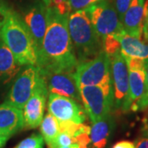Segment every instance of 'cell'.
Masks as SVG:
<instances>
[{
    "instance_id": "484cf974",
    "label": "cell",
    "mask_w": 148,
    "mask_h": 148,
    "mask_svg": "<svg viewBox=\"0 0 148 148\" xmlns=\"http://www.w3.org/2000/svg\"><path fill=\"white\" fill-rule=\"evenodd\" d=\"M143 135L136 142V148H148V131L143 130Z\"/></svg>"
},
{
    "instance_id": "5b68a950",
    "label": "cell",
    "mask_w": 148,
    "mask_h": 148,
    "mask_svg": "<svg viewBox=\"0 0 148 148\" xmlns=\"http://www.w3.org/2000/svg\"><path fill=\"white\" fill-rule=\"evenodd\" d=\"M78 88L84 110L92 123L110 114L114 107V90L101 86H81Z\"/></svg>"
},
{
    "instance_id": "9c48e42d",
    "label": "cell",
    "mask_w": 148,
    "mask_h": 148,
    "mask_svg": "<svg viewBox=\"0 0 148 148\" xmlns=\"http://www.w3.org/2000/svg\"><path fill=\"white\" fill-rule=\"evenodd\" d=\"M47 108L59 122L83 123L86 121V112L79 102L67 96L49 92Z\"/></svg>"
},
{
    "instance_id": "4316f807",
    "label": "cell",
    "mask_w": 148,
    "mask_h": 148,
    "mask_svg": "<svg viewBox=\"0 0 148 148\" xmlns=\"http://www.w3.org/2000/svg\"><path fill=\"white\" fill-rule=\"evenodd\" d=\"M112 148H136L134 143L129 141H120L114 145Z\"/></svg>"
},
{
    "instance_id": "1f68e13d",
    "label": "cell",
    "mask_w": 148,
    "mask_h": 148,
    "mask_svg": "<svg viewBox=\"0 0 148 148\" xmlns=\"http://www.w3.org/2000/svg\"><path fill=\"white\" fill-rule=\"evenodd\" d=\"M2 24H3V22H2V21H0V29H1V27H2Z\"/></svg>"
},
{
    "instance_id": "7402d4cb",
    "label": "cell",
    "mask_w": 148,
    "mask_h": 148,
    "mask_svg": "<svg viewBox=\"0 0 148 148\" xmlns=\"http://www.w3.org/2000/svg\"><path fill=\"white\" fill-rule=\"evenodd\" d=\"M103 47L106 53L109 55V57L120 51V45H119V40L116 39V37L114 36V35L109 36L104 39Z\"/></svg>"
},
{
    "instance_id": "83f0119b",
    "label": "cell",
    "mask_w": 148,
    "mask_h": 148,
    "mask_svg": "<svg viewBox=\"0 0 148 148\" xmlns=\"http://www.w3.org/2000/svg\"><path fill=\"white\" fill-rule=\"evenodd\" d=\"M8 139H9V138H8V137L0 134V148L4 147V146L6 145V143H7V141H8Z\"/></svg>"
},
{
    "instance_id": "4fadbf2b",
    "label": "cell",
    "mask_w": 148,
    "mask_h": 148,
    "mask_svg": "<svg viewBox=\"0 0 148 148\" xmlns=\"http://www.w3.org/2000/svg\"><path fill=\"white\" fill-rule=\"evenodd\" d=\"M142 37L132 36L123 32L114 35L120 45L123 57L146 60L148 58V28L144 27Z\"/></svg>"
},
{
    "instance_id": "5bb4252c",
    "label": "cell",
    "mask_w": 148,
    "mask_h": 148,
    "mask_svg": "<svg viewBox=\"0 0 148 148\" xmlns=\"http://www.w3.org/2000/svg\"><path fill=\"white\" fill-rule=\"evenodd\" d=\"M145 24V0H132L122 19L123 31L136 37L143 36Z\"/></svg>"
},
{
    "instance_id": "603a6c76",
    "label": "cell",
    "mask_w": 148,
    "mask_h": 148,
    "mask_svg": "<svg viewBox=\"0 0 148 148\" xmlns=\"http://www.w3.org/2000/svg\"><path fill=\"white\" fill-rule=\"evenodd\" d=\"M101 0H69L71 12L77 11L85 10L90 6L95 4Z\"/></svg>"
},
{
    "instance_id": "8fae6325",
    "label": "cell",
    "mask_w": 148,
    "mask_h": 148,
    "mask_svg": "<svg viewBox=\"0 0 148 148\" xmlns=\"http://www.w3.org/2000/svg\"><path fill=\"white\" fill-rule=\"evenodd\" d=\"M42 76L49 92L67 96L79 103L82 102L79 88L73 73H47Z\"/></svg>"
},
{
    "instance_id": "6da1fadb",
    "label": "cell",
    "mask_w": 148,
    "mask_h": 148,
    "mask_svg": "<svg viewBox=\"0 0 148 148\" xmlns=\"http://www.w3.org/2000/svg\"><path fill=\"white\" fill-rule=\"evenodd\" d=\"M69 16L47 8V28L37 53L36 66L42 75L74 73L79 64L69 35Z\"/></svg>"
},
{
    "instance_id": "7a4b0ae2",
    "label": "cell",
    "mask_w": 148,
    "mask_h": 148,
    "mask_svg": "<svg viewBox=\"0 0 148 148\" xmlns=\"http://www.w3.org/2000/svg\"><path fill=\"white\" fill-rule=\"evenodd\" d=\"M0 11L3 16L0 40L9 48L21 66H36V47L25 22L9 9L1 8Z\"/></svg>"
},
{
    "instance_id": "30bf717a",
    "label": "cell",
    "mask_w": 148,
    "mask_h": 148,
    "mask_svg": "<svg viewBox=\"0 0 148 148\" xmlns=\"http://www.w3.org/2000/svg\"><path fill=\"white\" fill-rule=\"evenodd\" d=\"M48 94L47 86L41 75L33 94L22 109L23 128L32 129L40 125L44 118Z\"/></svg>"
},
{
    "instance_id": "d4e9b609",
    "label": "cell",
    "mask_w": 148,
    "mask_h": 148,
    "mask_svg": "<svg viewBox=\"0 0 148 148\" xmlns=\"http://www.w3.org/2000/svg\"><path fill=\"white\" fill-rule=\"evenodd\" d=\"M131 2H132V0H115V9H116L117 13L119 15V17L121 22L123 15L125 14L126 11L127 10Z\"/></svg>"
},
{
    "instance_id": "d6986e66",
    "label": "cell",
    "mask_w": 148,
    "mask_h": 148,
    "mask_svg": "<svg viewBox=\"0 0 148 148\" xmlns=\"http://www.w3.org/2000/svg\"><path fill=\"white\" fill-rule=\"evenodd\" d=\"M40 132L44 141L47 143L49 147L52 145L60 132L58 120L49 112L43 118L40 123Z\"/></svg>"
},
{
    "instance_id": "f1b7e54d",
    "label": "cell",
    "mask_w": 148,
    "mask_h": 148,
    "mask_svg": "<svg viewBox=\"0 0 148 148\" xmlns=\"http://www.w3.org/2000/svg\"><path fill=\"white\" fill-rule=\"evenodd\" d=\"M147 109V113L146 117L144 119V127H143V130L148 131V107Z\"/></svg>"
},
{
    "instance_id": "2e32d148",
    "label": "cell",
    "mask_w": 148,
    "mask_h": 148,
    "mask_svg": "<svg viewBox=\"0 0 148 148\" xmlns=\"http://www.w3.org/2000/svg\"><path fill=\"white\" fill-rule=\"evenodd\" d=\"M129 104L130 110L138 111V106L146 92L145 69H128Z\"/></svg>"
},
{
    "instance_id": "9a60e30c",
    "label": "cell",
    "mask_w": 148,
    "mask_h": 148,
    "mask_svg": "<svg viewBox=\"0 0 148 148\" xmlns=\"http://www.w3.org/2000/svg\"><path fill=\"white\" fill-rule=\"evenodd\" d=\"M22 128V110L6 102L0 105V134L9 138Z\"/></svg>"
},
{
    "instance_id": "ffe728a7",
    "label": "cell",
    "mask_w": 148,
    "mask_h": 148,
    "mask_svg": "<svg viewBox=\"0 0 148 148\" xmlns=\"http://www.w3.org/2000/svg\"><path fill=\"white\" fill-rule=\"evenodd\" d=\"M45 141L41 134L34 133L23 139L14 148H44Z\"/></svg>"
},
{
    "instance_id": "ba28073f",
    "label": "cell",
    "mask_w": 148,
    "mask_h": 148,
    "mask_svg": "<svg viewBox=\"0 0 148 148\" xmlns=\"http://www.w3.org/2000/svg\"><path fill=\"white\" fill-rule=\"evenodd\" d=\"M41 77L37 66L28 65L17 74L6 99V103L22 110L32 96Z\"/></svg>"
},
{
    "instance_id": "cb8c5ba5",
    "label": "cell",
    "mask_w": 148,
    "mask_h": 148,
    "mask_svg": "<svg viewBox=\"0 0 148 148\" xmlns=\"http://www.w3.org/2000/svg\"><path fill=\"white\" fill-rule=\"evenodd\" d=\"M145 75H146V92L143 100L139 104L138 111L144 110L148 107V58L145 60Z\"/></svg>"
},
{
    "instance_id": "277c9868",
    "label": "cell",
    "mask_w": 148,
    "mask_h": 148,
    "mask_svg": "<svg viewBox=\"0 0 148 148\" xmlns=\"http://www.w3.org/2000/svg\"><path fill=\"white\" fill-rule=\"evenodd\" d=\"M73 75L78 86H101L113 89L110 58L104 49L94 58L79 63Z\"/></svg>"
},
{
    "instance_id": "7c38bea8",
    "label": "cell",
    "mask_w": 148,
    "mask_h": 148,
    "mask_svg": "<svg viewBox=\"0 0 148 148\" xmlns=\"http://www.w3.org/2000/svg\"><path fill=\"white\" fill-rule=\"evenodd\" d=\"M25 24L32 35L37 53L40 50L47 28V8L44 3L32 8L24 16Z\"/></svg>"
},
{
    "instance_id": "44dd1931",
    "label": "cell",
    "mask_w": 148,
    "mask_h": 148,
    "mask_svg": "<svg viewBox=\"0 0 148 148\" xmlns=\"http://www.w3.org/2000/svg\"><path fill=\"white\" fill-rule=\"evenodd\" d=\"M42 2L47 8L55 9L60 14L69 15L71 13L69 0H42Z\"/></svg>"
},
{
    "instance_id": "e0dca14e",
    "label": "cell",
    "mask_w": 148,
    "mask_h": 148,
    "mask_svg": "<svg viewBox=\"0 0 148 148\" xmlns=\"http://www.w3.org/2000/svg\"><path fill=\"white\" fill-rule=\"evenodd\" d=\"M21 67L9 48L0 40V80L3 83L11 82L19 73Z\"/></svg>"
},
{
    "instance_id": "4dcf8cb0",
    "label": "cell",
    "mask_w": 148,
    "mask_h": 148,
    "mask_svg": "<svg viewBox=\"0 0 148 148\" xmlns=\"http://www.w3.org/2000/svg\"><path fill=\"white\" fill-rule=\"evenodd\" d=\"M58 148H75L73 147H58Z\"/></svg>"
},
{
    "instance_id": "52a82bcc",
    "label": "cell",
    "mask_w": 148,
    "mask_h": 148,
    "mask_svg": "<svg viewBox=\"0 0 148 148\" xmlns=\"http://www.w3.org/2000/svg\"><path fill=\"white\" fill-rule=\"evenodd\" d=\"M110 58L111 77L114 89V107L123 112L130 110L128 69L121 51L113 54Z\"/></svg>"
},
{
    "instance_id": "3957f363",
    "label": "cell",
    "mask_w": 148,
    "mask_h": 148,
    "mask_svg": "<svg viewBox=\"0 0 148 148\" xmlns=\"http://www.w3.org/2000/svg\"><path fill=\"white\" fill-rule=\"evenodd\" d=\"M69 32L79 63L94 58L104 49L103 41L95 31L86 9L69 14Z\"/></svg>"
},
{
    "instance_id": "8992f818",
    "label": "cell",
    "mask_w": 148,
    "mask_h": 148,
    "mask_svg": "<svg viewBox=\"0 0 148 148\" xmlns=\"http://www.w3.org/2000/svg\"><path fill=\"white\" fill-rule=\"evenodd\" d=\"M86 10L88 12L92 26L102 41L106 37L123 32L116 9L110 1L101 0Z\"/></svg>"
},
{
    "instance_id": "ac0fdd59",
    "label": "cell",
    "mask_w": 148,
    "mask_h": 148,
    "mask_svg": "<svg viewBox=\"0 0 148 148\" xmlns=\"http://www.w3.org/2000/svg\"><path fill=\"white\" fill-rule=\"evenodd\" d=\"M114 120L109 114L92 123L90 127V143L93 148H105L114 129Z\"/></svg>"
},
{
    "instance_id": "f546056e",
    "label": "cell",
    "mask_w": 148,
    "mask_h": 148,
    "mask_svg": "<svg viewBox=\"0 0 148 148\" xmlns=\"http://www.w3.org/2000/svg\"><path fill=\"white\" fill-rule=\"evenodd\" d=\"M144 26H146L147 27H148V16L146 17V20H145V24Z\"/></svg>"
}]
</instances>
